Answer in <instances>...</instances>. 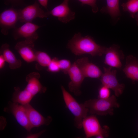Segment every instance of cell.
<instances>
[{"mask_svg": "<svg viewBox=\"0 0 138 138\" xmlns=\"http://www.w3.org/2000/svg\"><path fill=\"white\" fill-rule=\"evenodd\" d=\"M67 47L75 55L87 54L93 56L105 54L106 48L96 43L91 36H82L80 32L74 34L69 41Z\"/></svg>", "mask_w": 138, "mask_h": 138, "instance_id": "cell-1", "label": "cell"}, {"mask_svg": "<svg viewBox=\"0 0 138 138\" xmlns=\"http://www.w3.org/2000/svg\"><path fill=\"white\" fill-rule=\"evenodd\" d=\"M83 103L90 114L100 116L112 115L114 109L120 107L116 96L113 95L106 99H89L85 101Z\"/></svg>", "mask_w": 138, "mask_h": 138, "instance_id": "cell-2", "label": "cell"}, {"mask_svg": "<svg viewBox=\"0 0 138 138\" xmlns=\"http://www.w3.org/2000/svg\"><path fill=\"white\" fill-rule=\"evenodd\" d=\"M61 88L66 107L74 117V125L80 129L82 128L83 120L87 116L89 110L84 103H79L63 86Z\"/></svg>", "mask_w": 138, "mask_h": 138, "instance_id": "cell-3", "label": "cell"}, {"mask_svg": "<svg viewBox=\"0 0 138 138\" xmlns=\"http://www.w3.org/2000/svg\"><path fill=\"white\" fill-rule=\"evenodd\" d=\"M82 127L86 138L94 136L96 138H105L109 135L108 127L105 125L102 128L97 118L93 115L87 116L83 119Z\"/></svg>", "mask_w": 138, "mask_h": 138, "instance_id": "cell-4", "label": "cell"}, {"mask_svg": "<svg viewBox=\"0 0 138 138\" xmlns=\"http://www.w3.org/2000/svg\"><path fill=\"white\" fill-rule=\"evenodd\" d=\"M103 68L104 72L100 79L102 85L112 90L116 96H119L123 92L125 85L119 83L116 76V70H111L112 67L110 66L108 68L104 67Z\"/></svg>", "mask_w": 138, "mask_h": 138, "instance_id": "cell-5", "label": "cell"}, {"mask_svg": "<svg viewBox=\"0 0 138 138\" xmlns=\"http://www.w3.org/2000/svg\"><path fill=\"white\" fill-rule=\"evenodd\" d=\"M19 21L25 23L31 22L37 18H47L50 15L49 11L44 12L36 1L33 4L19 10Z\"/></svg>", "mask_w": 138, "mask_h": 138, "instance_id": "cell-6", "label": "cell"}, {"mask_svg": "<svg viewBox=\"0 0 138 138\" xmlns=\"http://www.w3.org/2000/svg\"><path fill=\"white\" fill-rule=\"evenodd\" d=\"M18 20L19 10L10 8L3 11L0 15L1 32L5 35H7L9 30L14 27Z\"/></svg>", "mask_w": 138, "mask_h": 138, "instance_id": "cell-7", "label": "cell"}, {"mask_svg": "<svg viewBox=\"0 0 138 138\" xmlns=\"http://www.w3.org/2000/svg\"><path fill=\"white\" fill-rule=\"evenodd\" d=\"M36 40L27 39L18 42L15 48L25 61L31 63L35 61L36 51L34 48V42Z\"/></svg>", "mask_w": 138, "mask_h": 138, "instance_id": "cell-8", "label": "cell"}, {"mask_svg": "<svg viewBox=\"0 0 138 138\" xmlns=\"http://www.w3.org/2000/svg\"><path fill=\"white\" fill-rule=\"evenodd\" d=\"M67 74L71 80L68 85L70 91L76 96L80 95L81 85L85 77L75 62L72 65Z\"/></svg>", "mask_w": 138, "mask_h": 138, "instance_id": "cell-9", "label": "cell"}, {"mask_svg": "<svg viewBox=\"0 0 138 138\" xmlns=\"http://www.w3.org/2000/svg\"><path fill=\"white\" fill-rule=\"evenodd\" d=\"M104 63L111 67L120 68L122 66L121 60L124 58V55L120 47L114 44L111 47L106 48Z\"/></svg>", "mask_w": 138, "mask_h": 138, "instance_id": "cell-10", "label": "cell"}, {"mask_svg": "<svg viewBox=\"0 0 138 138\" xmlns=\"http://www.w3.org/2000/svg\"><path fill=\"white\" fill-rule=\"evenodd\" d=\"M75 62L85 78H98L102 74L99 68L90 62L87 57L79 59Z\"/></svg>", "mask_w": 138, "mask_h": 138, "instance_id": "cell-11", "label": "cell"}, {"mask_svg": "<svg viewBox=\"0 0 138 138\" xmlns=\"http://www.w3.org/2000/svg\"><path fill=\"white\" fill-rule=\"evenodd\" d=\"M49 12L50 15L57 17L60 21L65 23L68 22L75 17V12L71 10L68 2L64 1L55 7Z\"/></svg>", "mask_w": 138, "mask_h": 138, "instance_id": "cell-12", "label": "cell"}, {"mask_svg": "<svg viewBox=\"0 0 138 138\" xmlns=\"http://www.w3.org/2000/svg\"><path fill=\"white\" fill-rule=\"evenodd\" d=\"M26 111L29 121L32 128L38 127L42 125H49L52 120L50 116L46 118L43 117L30 104L22 105Z\"/></svg>", "mask_w": 138, "mask_h": 138, "instance_id": "cell-13", "label": "cell"}, {"mask_svg": "<svg viewBox=\"0 0 138 138\" xmlns=\"http://www.w3.org/2000/svg\"><path fill=\"white\" fill-rule=\"evenodd\" d=\"M10 110L19 124L30 132L33 128L24 106L13 102L10 106Z\"/></svg>", "mask_w": 138, "mask_h": 138, "instance_id": "cell-14", "label": "cell"}, {"mask_svg": "<svg viewBox=\"0 0 138 138\" xmlns=\"http://www.w3.org/2000/svg\"><path fill=\"white\" fill-rule=\"evenodd\" d=\"M40 77V74L37 72L30 73L26 76L27 84L25 89L34 96L38 93H44L47 90L46 87L43 86L39 81Z\"/></svg>", "mask_w": 138, "mask_h": 138, "instance_id": "cell-15", "label": "cell"}, {"mask_svg": "<svg viewBox=\"0 0 138 138\" xmlns=\"http://www.w3.org/2000/svg\"><path fill=\"white\" fill-rule=\"evenodd\" d=\"M40 27L31 22H26L15 30L14 35L16 38L22 37L26 39L37 40L38 36L36 31Z\"/></svg>", "mask_w": 138, "mask_h": 138, "instance_id": "cell-16", "label": "cell"}, {"mask_svg": "<svg viewBox=\"0 0 138 138\" xmlns=\"http://www.w3.org/2000/svg\"><path fill=\"white\" fill-rule=\"evenodd\" d=\"M123 71L127 77L133 81H138V59L132 55L128 56Z\"/></svg>", "mask_w": 138, "mask_h": 138, "instance_id": "cell-17", "label": "cell"}, {"mask_svg": "<svg viewBox=\"0 0 138 138\" xmlns=\"http://www.w3.org/2000/svg\"><path fill=\"white\" fill-rule=\"evenodd\" d=\"M1 51L6 62L11 69H16L20 67L22 65L20 60L17 59L9 48V45L5 43L1 46Z\"/></svg>", "mask_w": 138, "mask_h": 138, "instance_id": "cell-18", "label": "cell"}, {"mask_svg": "<svg viewBox=\"0 0 138 138\" xmlns=\"http://www.w3.org/2000/svg\"><path fill=\"white\" fill-rule=\"evenodd\" d=\"M15 91L12 99L14 103L24 105L29 103L34 96L25 89L21 90L18 87L14 88Z\"/></svg>", "mask_w": 138, "mask_h": 138, "instance_id": "cell-19", "label": "cell"}, {"mask_svg": "<svg viewBox=\"0 0 138 138\" xmlns=\"http://www.w3.org/2000/svg\"><path fill=\"white\" fill-rule=\"evenodd\" d=\"M106 5L100 10L102 13L108 14L113 19L119 18L121 15L120 10L119 0H106Z\"/></svg>", "mask_w": 138, "mask_h": 138, "instance_id": "cell-20", "label": "cell"}, {"mask_svg": "<svg viewBox=\"0 0 138 138\" xmlns=\"http://www.w3.org/2000/svg\"><path fill=\"white\" fill-rule=\"evenodd\" d=\"M121 5L124 12H128L131 17L134 18L135 14L138 12V0H128Z\"/></svg>", "mask_w": 138, "mask_h": 138, "instance_id": "cell-21", "label": "cell"}, {"mask_svg": "<svg viewBox=\"0 0 138 138\" xmlns=\"http://www.w3.org/2000/svg\"><path fill=\"white\" fill-rule=\"evenodd\" d=\"M51 57L46 53L40 51H36L35 61L42 66L47 67L52 60Z\"/></svg>", "mask_w": 138, "mask_h": 138, "instance_id": "cell-22", "label": "cell"}, {"mask_svg": "<svg viewBox=\"0 0 138 138\" xmlns=\"http://www.w3.org/2000/svg\"><path fill=\"white\" fill-rule=\"evenodd\" d=\"M59 64L60 70L65 74H67L72 65L70 61L65 59L59 60Z\"/></svg>", "mask_w": 138, "mask_h": 138, "instance_id": "cell-23", "label": "cell"}, {"mask_svg": "<svg viewBox=\"0 0 138 138\" xmlns=\"http://www.w3.org/2000/svg\"><path fill=\"white\" fill-rule=\"evenodd\" d=\"M59 60L56 57H54L52 59L47 66L48 71L53 73L59 72L60 70L59 64Z\"/></svg>", "mask_w": 138, "mask_h": 138, "instance_id": "cell-24", "label": "cell"}, {"mask_svg": "<svg viewBox=\"0 0 138 138\" xmlns=\"http://www.w3.org/2000/svg\"><path fill=\"white\" fill-rule=\"evenodd\" d=\"M109 89L107 87L102 85L99 90L98 98L106 99L109 98L110 97Z\"/></svg>", "mask_w": 138, "mask_h": 138, "instance_id": "cell-25", "label": "cell"}, {"mask_svg": "<svg viewBox=\"0 0 138 138\" xmlns=\"http://www.w3.org/2000/svg\"><path fill=\"white\" fill-rule=\"evenodd\" d=\"M83 4L90 6L91 7L92 11L94 13H97L98 9L96 4L97 0H78Z\"/></svg>", "mask_w": 138, "mask_h": 138, "instance_id": "cell-26", "label": "cell"}, {"mask_svg": "<svg viewBox=\"0 0 138 138\" xmlns=\"http://www.w3.org/2000/svg\"><path fill=\"white\" fill-rule=\"evenodd\" d=\"M6 62L3 55L2 54L0 55V68L1 69L4 67Z\"/></svg>", "mask_w": 138, "mask_h": 138, "instance_id": "cell-27", "label": "cell"}, {"mask_svg": "<svg viewBox=\"0 0 138 138\" xmlns=\"http://www.w3.org/2000/svg\"><path fill=\"white\" fill-rule=\"evenodd\" d=\"M40 4L45 8L47 9L48 0H38Z\"/></svg>", "mask_w": 138, "mask_h": 138, "instance_id": "cell-28", "label": "cell"}, {"mask_svg": "<svg viewBox=\"0 0 138 138\" xmlns=\"http://www.w3.org/2000/svg\"><path fill=\"white\" fill-rule=\"evenodd\" d=\"M44 131H42L39 133L33 134L29 135L27 136L28 138H36L39 137Z\"/></svg>", "mask_w": 138, "mask_h": 138, "instance_id": "cell-29", "label": "cell"}, {"mask_svg": "<svg viewBox=\"0 0 138 138\" xmlns=\"http://www.w3.org/2000/svg\"><path fill=\"white\" fill-rule=\"evenodd\" d=\"M136 21V24L137 25H138V12L135 14L134 18Z\"/></svg>", "mask_w": 138, "mask_h": 138, "instance_id": "cell-30", "label": "cell"}, {"mask_svg": "<svg viewBox=\"0 0 138 138\" xmlns=\"http://www.w3.org/2000/svg\"><path fill=\"white\" fill-rule=\"evenodd\" d=\"M69 1V0H64V1L68 2Z\"/></svg>", "mask_w": 138, "mask_h": 138, "instance_id": "cell-31", "label": "cell"}, {"mask_svg": "<svg viewBox=\"0 0 138 138\" xmlns=\"http://www.w3.org/2000/svg\"><path fill=\"white\" fill-rule=\"evenodd\" d=\"M11 0L12 1H15L17 0Z\"/></svg>", "mask_w": 138, "mask_h": 138, "instance_id": "cell-32", "label": "cell"}]
</instances>
